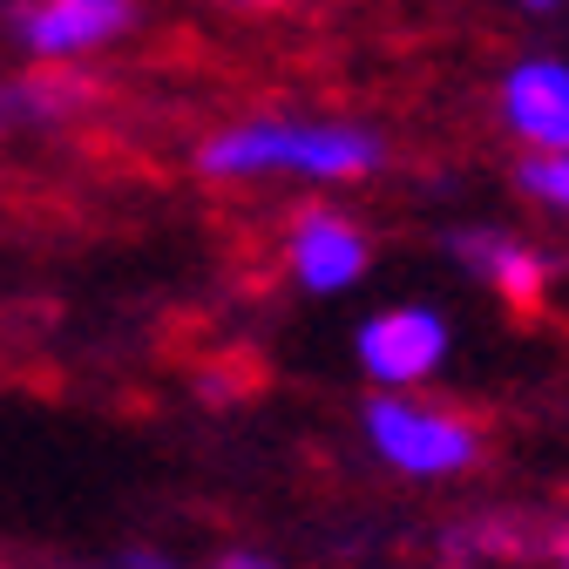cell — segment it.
<instances>
[{"label": "cell", "mask_w": 569, "mask_h": 569, "mask_svg": "<svg viewBox=\"0 0 569 569\" xmlns=\"http://www.w3.org/2000/svg\"><path fill=\"white\" fill-rule=\"evenodd\" d=\"M522 8H556V0H522Z\"/></svg>", "instance_id": "cell-13"}, {"label": "cell", "mask_w": 569, "mask_h": 569, "mask_svg": "<svg viewBox=\"0 0 569 569\" xmlns=\"http://www.w3.org/2000/svg\"><path fill=\"white\" fill-rule=\"evenodd\" d=\"M529 556L549 569H569V522H549L542 536H529Z\"/></svg>", "instance_id": "cell-10"}, {"label": "cell", "mask_w": 569, "mask_h": 569, "mask_svg": "<svg viewBox=\"0 0 569 569\" xmlns=\"http://www.w3.org/2000/svg\"><path fill=\"white\" fill-rule=\"evenodd\" d=\"M360 441L400 481H461L488 455L481 427L441 400H427V393H367L360 400Z\"/></svg>", "instance_id": "cell-2"}, {"label": "cell", "mask_w": 569, "mask_h": 569, "mask_svg": "<svg viewBox=\"0 0 569 569\" xmlns=\"http://www.w3.org/2000/svg\"><path fill=\"white\" fill-rule=\"evenodd\" d=\"M352 360L373 393H427L455 360V326L435 306H380L352 326Z\"/></svg>", "instance_id": "cell-3"}, {"label": "cell", "mask_w": 569, "mask_h": 569, "mask_svg": "<svg viewBox=\"0 0 569 569\" xmlns=\"http://www.w3.org/2000/svg\"><path fill=\"white\" fill-rule=\"evenodd\" d=\"M367 271H373V238L346 210L312 203L292 218V231H284V278L306 299H339L352 284H367Z\"/></svg>", "instance_id": "cell-4"}, {"label": "cell", "mask_w": 569, "mask_h": 569, "mask_svg": "<svg viewBox=\"0 0 569 569\" xmlns=\"http://www.w3.org/2000/svg\"><path fill=\"white\" fill-rule=\"evenodd\" d=\"M89 96H96V82L68 76L61 61L34 68V76H21V82H0V136L8 129H48L61 116H76Z\"/></svg>", "instance_id": "cell-8"}, {"label": "cell", "mask_w": 569, "mask_h": 569, "mask_svg": "<svg viewBox=\"0 0 569 569\" xmlns=\"http://www.w3.org/2000/svg\"><path fill=\"white\" fill-rule=\"evenodd\" d=\"M8 28L34 61H76L136 28V0H14Z\"/></svg>", "instance_id": "cell-5"}, {"label": "cell", "mask_w": 569, "mask_h": 569, "mask_svg": "<svg viewBox=\"0 0 569 569\" xmlns=\"http://www.w3.org/2000/svg\"><path fill=\"white\" fill-rule=\"evenodd\" d=\"M448 251H455V264H461L475 284H488L495 299H509V306H522V312L549 299V278H556L549 251H536L529 238H516V231H502V224L448 231Z\"/></svg>", "instance_id": "cell-6"}, {"label": "cell", "mask_w": 569, "mask_h": 569, "mask_svg": "<svg viewBox=\"0 0 569 569\" xmlns=\"http://www.w3.org/2000/svg\"><path fill=\"white\" fill-rule=\"evenodd\" d=\"M502 122L529 150H569V61H516L502 76Z\"/></svg>", "instance_id": "cell-7"}, {"label": "cell", "mask_w": 569, "mask_h": 569, "mask_svg": "<svg viewBox=\"0 0 569 569\" xmlns=\"http://www.w3.org/2000/svg\"><path fill=\"white\" fill-rule=\"evenodd\" d=\"M387 163L380 129L319 122V116H251L197 142V170L218 183L299 177V183H367Z\"/></svg>", "instance_id": "cell-1"}, {"label": "cell", "mask_w": 569, "mask_h": 569, "mask_svg": "<svg viewBox=\"0 0 569 569\" xmlns=\"http://www.w3.org/2000/svg\"><path fill=\"white\" fill-rule=\"evenodd\" d=\"M203 569H278V556H264V549H224V556H210Z\"/></svg>", "instance_id": "cell-11"}, {"label": "cell", "mask_w": 569, "mask_h": 569, "mask_svg": "<svg viewBox=\"0 0 569 569\" xmlns=\"http://www.w3.org/2000/svg\"><path fill=\"white\" fill-rule=\"evenodd\" d=\"M516 190L542 210H556V218H569V150H529L516 163Z\"/></svg>", "instance_id": "cell-9"}, {"label": "cell", "mask_w": 569, "mask_h": 569, "mask_svg": "<svg viewBox=\"0 0 569 569\" xmlns=\"http://www.w3.org/2000/svg\"><path fill=\"white\" fill-rule=\"evenodd\" d=\"M122 569H190V562H177V556H163V549H129Z\"/></svg>", "instance_id": "cell-12"}]
</instances>
